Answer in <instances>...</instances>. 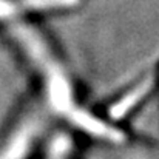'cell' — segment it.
<instances>
[{"label": "cell", "instance_id": "obj_1", "mask_svg": "<svg viewBox=\"0 0 159 159\" xmlns=\"http://www.w3.org/2000/svg\"><path fill=\"white\" fill-rule=\"evenodd\" d=\"M70 124H73L76 128H79L82 133L105 141L108 144L113 145H120L125 141V134L120 128H117L116 125H113L111 122H108L105 119L93 114L91 111L77 107L68 117Z\"/></svg>", "mask_w": 159, "mask_h": 159}, {"label": "cell", "instance_id": "obj_2", "mask_svg": "<svg viewBox=\"0 0 159 159\" xmlns=\"http://www.w3.org/2000/svg\"><path fill=\"white\" fill-rule=\"evenodd\" d=\"M155 87V79L153 76H147L136 82L128 91L120 94L108 108V116L113 122L125 119L138 105L144 102V99L150 94V91Z\"/></svg>", "mask_w": 159, "mask_h": 159}, {"label": "cell", "instance_id": "obj_3", "mask_svg": "<svg viewBox=\"0 0 159 159\" xmlns=\"http://www.w3.org/2000/svg\"><path fill=\"white\" fill-rule=\"evenodd\" d=\"M128 159H138V158H128Z\"/></svg>", "mask_w": 159, "mask_h": 159}]
</instances>
